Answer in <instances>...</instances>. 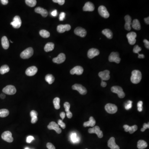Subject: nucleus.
<instances>
[{
  "instance_id": "16",
  "label": "nucleus",
  "mask_w": 149,
  "mask_h": 149,
  "mask_svg": "<svg viewBox=\"0 0 149 149\" xmlns=\"http://www.w3.org/2000/svg\"><path fill=\"white\" fill-rule=\"evenodd\" d=\"M66 55L63 53H61L57 57L54 58L53 59V63H56L58 64H61L64 62L66 60Z\"/></svg>"
},
{
  "instance_id": "21",
  "label": "nucleus",
  "mask_w": 149,
  "mask_h": 149,
  "mask_svg": "<svg viewBox=\"0 0 149 149\" xmlns=\"http://www.w3.org/2000/svg\"><path fill=\"white\" fill-rule=\"evenodd\" d=\"M125 20L126 23L125 24V29L128 31H130L131 29V25L132 24V18L129 15H126L125 17Z\"/></svg>"
},
{
  "instance_id": "45",
  "label": "nucleus",
  "mask_w": 149,
  "mask_h": 149,
  "mask_svg": "<svg viewBox=\"0 0 149 149\" xmlns=\"http://www.w3.org/2000/svg\"><path fill=\"white\" fill-rule=\"evenodd\" d=\"M149 128V123H145L144 124H143V128L141 129V131L142 132H144L147 129Z\"/></svg>"
},
{
  "instance_id": "40",
  "label": "nucleus",
  "mask_w": 149,
  "mask_h": 149,
  "mask_svg": "<svg viewBox=\"0 0 149 149\" xmlns=\"http://www.w3.org/2000/svg\"><path fill=\"white\" fill-rule=\"evenodd\" d=\"M142 105H143V102L142 101H139L137 103V110L139 112H141L143 110Z\"/></svg>"
},
{
  "instance_id": "5",
  "label": "nucleus",
  "mask_w": 149,
  "mask_h": 149,
  "mask_svg": "<svg viewBox=\"0 0 149 149\" xmlns=\"http://www.w3.org/2000/svg\"><path fill=\"white\" fill-rule=\"evenodd\" d=\"M3 92L8 95H13L16 92V89L13 85H7L3 89Z\"/></svg>"
},
{
  "instance_id": "32",
  "label": "nucleus",
  "mask_w": 149,
  "mask_h": 149,
  "mask_svg": "<svg viewBox=\"0 0 149 149\" xmlns=\"http://www.w3.org/2000/svg\"><path fill=\"white\" fill-rule=\"evenodd\" d=\"M71 140L73 143H76L79 142L80 138L76 133H73L71 135Z\"/></svg>"
},
{
  "instance_id": "18",
  "label": "nucleus",
  "mask_w": 149,
  "mask_h": 149,
  "mask_svg": "<svg viewBox=\"0 0 149 149\" xmlns=\"http://www.w3.org/2000/svg\"><path fill=\"white\" fill-rule=\"evenodd\" d=\"M84 69L81 66H76L73 68L70 71L71 74H76L77 75H81L83 73Z\"/></svg>"
},
{
  "instance_id": "22",
  "label": "nucleus",
  "mask_w": 149,
  "mask_h": 149,
  "mask_svg": "<svg viewBox=\"0 0 149 149\" xmlns=\"http://www.w3.org/2000/svg\"><path fill=\"white\" fill-rule=\"evenodd\" d=\"M108 146L111 149H120L119 146L115 142V139L113 137H111L108 142Z\"/></svg>"
},
{
  "instance_id": "52",
  "label": "nucleus",
  "mask_w": 149,
  "mask_h": 149,
  "mask_svg": "<svg viewBox=\"0 0 149 149\" xmlns=\"http://www.w3.org/2000/svg\"><path fill=\"white\" fill-rule=\"evenodd\" d=\"M66 116H67L68 118H71L73 116V114L70 111H69L66 112Z\"/></svg>"
},
{
  "instance_id": "53",
  "label": "nucleus",
  "mask_w": 149,
  "mask_h": 149,
  "mask_svg": "<svg viewBox=\"0 0 149 149\" xmlns=\"http://www.w3.org/2000/svg\"><path fill=\"white\" fill-rule=\"evenodd\" d=\"M51 16L53 17L56 16L57 15V11L56 10H54L51 13Z\"/></svg>"
},
{
  "instance_id": "15",
  "label": "nucleus",
  "mask_w": 149,
  "mask_h": 149,
  "mask_svg": "<svg viewBox=\"0 0 149 149\" xmlns=\"http://www.w3.org/2000/svg\"><path fill=\"white\" fill-rule=\"evenodd\" d=\"M71 26L70 24H60L57 27V30L59 33H62L66 31H69L71 29Z\"/></svg>"
},
{
  "instance_id": "46",
  "label": "nucleus",
  "mask_w": 149,
  "mask_h": 149,
  "mask_svg": "<svg viewBox=\"0 0 149 149\" xmlns=\"http://www.w3.org/2000/svg\"><path fill=\"white\" fill-rule=\"evenodd\" d=\"M66 16V13L64 12H61L59 16V20L60 21H63L64 20Z\"/></svg>"
},
{
  "instance_id": "9",
  "label": "nucleus",
  "mask_w": 149,
  "mask_h": 149,
  "mask_svg": "<svg viewBox=\"0 0 149 149\" xmlns=\"http://www.w3.org/2000/svg\"><path fill=\"white\" fill-rule=\"evenodd\" d=\"M105 109L107 112L110 114L116 113L118 110L117 106L112 104H107L106 105Z\"/></svg>"
},
{
  "instance_id": "31",
  "label": "nucleus",
  "mask_w": 149,
  "mask_h": 149,
  "mask_svg": "<svg viewBox=\"0 0 149 149\" xmlns=\"http://www.w3.org/2000/svg\"><path fill=\"white\" fill-rule=\"evenodd\" d=\"M147 147V143L143 140H139L137 142V147L139 149H144Z\"/></svg>"
},
{
  "instance_id": "11",
  "label": "nucleus",
  "mask_w": 149,
  "mask_h": 149,
  "mask_svg": "<svg viewBox=\"0 0 149 149\" xmlns=\"http://www.w3.org/2000/svg\"><path fill=\"white\" fill-rule=\"evenodd\" d=\"M11 25L14 28L18 29L21 27L22 24V21L20 17L18 16H16L14 18L13 21L11 22Z\"/></svg>"
},
{
  "instance_id": "3",
  "label": "nucleus",
  "mask_w": 149,
  "mask_h": 149,
  "mask_svg": "<svg viewBox=\"0 0 149 149\" xmlns=\"http://www.w3.org/2000/svg\"><path fill=\"white\" fill-rule=\"evenodd\" d=\"M111 91L114 93H116L120 98H124L125 94L123 91V89L121 87L114 86L111 88Z\"/></svg>"
},
{
  "instance_id": "42",
  "label": "nucleus",
  "mask_w": 149,
  "mask_h": 149,
  "mask_svg": "<svg viewBox=\"0 0 149 149\" xmlns=\"http://www.w3.org/2000/svg\"><path fill=\"white\" fill-rule=\"evenodd\" d=\"M70 107H71V105L70 103L68 102H66L64 104V107L65 108V111L66 112L70 111Z\"/></svg>"
},
{
  "instance_id": "2",
  "label": "nucleus",
  "mask_w": 149,
  "mask_h": 149,
  "mask_svg": "<svg viewBox=\"0 0 149 149\" xmlns=\"http://www.w3.org/2000/svg\"><path fill=\"white\" fill-rule=\"evenodd\" d=\"M34 50L32 47H29L22 51L21 53V57L23 59H28L30 58L33 55Z\"/></svg>"
},
{
  "instance_id": "48",
  "label": "nucleus",
  "mask_w": 149,
  "mask_h": 149,
  "mask_svg": "<svg viewBox=\"0 0 149 149\" xmlns=\"http://www.w3.org/2000/svg\"><path fill=\"white\" fill-rule=\"evenodd\" d=\"M47 147L48 149H56L55 146L50 142H48L47 143Z\"/></svg>"
},
{
  "instance_id": "37",
  "label": "nucleus",
  "mask_w": 149,
  "mask_h": 149,
  "mask_svg": "<svg viewBox=\"0 0 149 149\" xmlns=\"http://www.w3.org/2000/svg\"><path fill=\"white\" fill-rule=\"evenodd\" d=\"M9 114V111L7 109L0 110V117L4 118V117H7Z\"/></svg>"
},
{
  "instance_id": "27",
  "label": "nucleus",
  "mask_w": 149,
  "mask_h": 149,
  "mask_svg": "<svg viewBox=\"0 0 149 149\" xmlns=\"http://www.w3.org/2000/svg\"><path fill=\"white\" fill-rule=\"evenodd\" d=\"M1 44L2 47L5 49H7L9 48V42L7 37L6 36L2 37L1 39Z\"/></svg>"
},
{
  "instance_id": "29",
  "label": "nucleus",
  "mask_w": 149,
  "mask_h": 149,
  "mask_svg": "<svg viewBox=\"0 0 149 149\" xmlns=\"http://www.w3.org/2000/svg\"><path fill=\"white\" fill-rule=\"evenodd\" d=\"M54 48V44L52 42H48L45 46L44 49L46 52H49L53 50Z\"/></svg>"
},
{
  "instance_id": "54",
  "label": "nucleus",
  "mask_w": 149,
  "mask_h": 149,
  "mask_svg": "<svg viewBox=\"0 0 149 149\" xmlns=\"http://www.w3.org/2000/svg\"><path fill=\"white\" fill-rule=\"evenodd\" d=\"M1 3L3 5H6L8 3V0H1Z\"/></svg>"
},
{
  "instance_id": "43",
  "label": "nucleus",
  "mask_w": 149,
  "mask_h": 149,
  "mask_svg": "<svg viewBox=\"0 0 149 149\" xmlns=\"http://www.w3.org/2000/svg\"><path fill=\"white\" fill-rule=\"evenodd\" d=\"M58 125L60 126L63 129H65L66 128V126L65 123H63L62 120L59 119L58 121Z\"/></svg>"
},
{
  "instance_id": "20",
  "label": "nucleus",
  "mask_w": 149,
  "mask_h": 149,
  "mask_svg": "<svg viewBox=\"0 0 149 149\" xmlns=\"http://www.w3.org/2000/svg\"><path fill=\"white\" fill-rule=\"evenodd\" d=\"M100 54L99 50L95 48H91L87 52V56L90 59H92L95 56H97Z\"/></svg>"
},
{
  "instance_id": "56",
  "label": "nucleus",
  "mask_w": 149,
  "mask_h": 149,
  "mask_svg": "<svg viewBox=\"0 0 149 149\" xmlns=\"http://www.w3.org/2000/svg\"><path fill=\"white\" fill-rule=\"evenodd\" d=\"M101 85L102 87H106L107 86V83L105 82L102 81V82H101Z\"/></svg>"
},
{
  "instance_id": "51",
  "label": "nucleus",
  "mask_w": 149,
  "mask_h": 149,
  "mask_svg": "<svg viewBox=\"0 0 149 149\" xmlns=\"http://www.w3.org/2000/svg\"><path fill=\"white\" fill-rule=\"evenodd\" d=\"M38 121V118L37 116H34V117L32 118V120H31V123H35L37 121Z\"/></svg>"
},
{
  "instance_id": "39",
  "label": "nucleus",
  "mask_w": 149,
  "mask_h": 149,
  "mask_svg": "<svg viewBox=\"0 0 149 149\" xmlns=\"http://www.w3.org/2000/svg\"><path fill=\"white\" fill-rule=\"evenodd\" d=\"M142 48L140 47H139L138 45H136L134 47L133 49V52L134 53H137L138 54L139 52L141 51Z\"/></svg>"
},
{
  "instance_id": "34",
  "label": "nucleus",
  "mask_w": 149,
  "mask_h": 149,
  "mask_svg": "<svg viewBox=\"0 0 149 149\" xmlns=\"http://www.w3.org/2000/svg\"><path fill=\"white\" fill-rule=\"evenodd\" d=\"M9 71H10V68L8 66H7V65H3L0 68V73L3 74L8 73Z\"/></svg>"
},
{
  "instance_id": "47",
  "label": "nucleus",
  "mask_w": 149,
  "mask_h": 149,
  "mask_svg": "<svg viewBox=\"0 0 149 149\" xmlns=\"http://www.w3.org/2000/svg\"><path fill=\"white\" fill-rule=\"evenodd\" d=\"M34 139V137L32 136H29L27 138L26 142L27 143H30L32 142V140Z\"/></svg>"
},
{
  "instance_id": "17",
  "label": "nucleus",
  "mask_w": 149,
  "mask_h": 149,
  "mask_svg": "<svg viewBox=\"0 0 149 149\" xmlns=\"http://www.w3.org/2000/svg\"><path fill=\"white\" fill-rule=\"evenodd\" d=\"M38 71V69L35 66H32L27 69L25 73L27 76H32L35 75Z\"/></svg>"
},
{
  "instance_id": "25",
  "label": "nucleus",
  "mask_w": 149,
  "mask_h": 149,
  "mask_svg": "<svg viewBox=\"0 0 149 149\" xmlns=\"http://www.w3.org/2000/svg\"><path fill=\"white\" fill-rule=\"evenodd\" d=\"M35 12L37 13L40 14L43 17H47L48 15L47 11L41 7H37L35 9Z\"/></svg>"
},
{
  "instance_id": "60",
  "label": "nucleus",
  "mask_w": 149,
  "mask_h": 149,
  "mask_svg": "<svg viewBox=\"0 0 149 149\" xmlns=\"http://www.w3.org/2000/svg\"><path fill=\"white\" fill-rule=\"evenodd\" d=\"M24 149H30V148H29V147H25V148H24Z\"/></svg>"
},
{
  "instance_id": "36",
  "label": "nucleus",
  "mask_w": 149,
  "mask_h": 149,
  "mask_svg": "<svg viewBox=\"0 0 149 149\" xmlns=\"http://www.w3.org/2000/svg\"><path fill=\"white\" fill-rule=\"evenodd\" d=\"M60 99L58 97H56L53 100V104L54 107L56 110H59L60 108Z\"/></svg>"
},
{
  "instance_id": "38",
  "label": "nucleus",
  "mask_w": 149,
  "mask_h": 149,
  "mask_svg": "<svg viewBox=\"0 0 149 149\" xmlns=\"http://www.w3.org/2000/svg\"><path fill=\"white\" fill-rule=\"evenodd\" d=\"M25 1L27 5L31 7L35 6L37 4L36 0H26Z\"/></svg>"
},
{
  "instance_id": "6",
  "label": "nucleus",
  "mask_w": 149,
  "mask_h": 149,
  "mask_svg": "<svg viewBox=\"0 0 149 149\" xmlns=\"http://www.w3.org/2000/svg\"><path fill=\"white\" fill-rule=\"evenodd\" d=\"M72 89L74 90H77L80 94L82 95H85L87 93V90L82 85L78 84H76L72 86Z\"/></svg>"
},
{
  "instance_id": "13",
  "label": "nucleus",
  "mask_w": 149,
  "mask_h": 149,
  "mask_svg": "<svg viewBox=\"0 0 149 149\" xmlns=\"http://www.w3.org/2000/svg\"><path fill=\"white\" fill-rule=\"evenodd\" d=\"M47 128L49 130H55L57 133H61L62 131L61 129L59 128V125L54 121L50 122Z\"/></svg>"
},
{
  "instance_id": "33",
  "label": "nucleus",
  "mask_w": 149,
  "mask_h": 149,
  "mask_svg": "<svg viewBox=\"0 0 149 149\" xmlns=\"http://www.w3.org/2000/svg\"><path fill=\"white\" fill-rule=\"evenodd\" d=\"M45 80L49 84H52L55 81L54 76L51 74H47L45 76Z\"/></svg>"
},
{
  "instance_id": "55",
  "label": "nucleus",
  "mask_w": 149,
  "mask_h": 149,
  "mask_svg": "<svg viewBox=\"0 0 149 149\" xmlns=\"http://www.w3.org/2000/svg\"><path fill=\"white\" fill-rule=\"evenodd\" d=\"M65 116H66V114L64 112H62L61 113H60V116L63 120L65 118Z\"/></svg>"
},
{
  "instance_id": "12",
  "label": "nucleus",
  "mask_w": 149,
  "mask_h": 149,
  "mask_svg": "<svg viewBox=\"0 0 149 149\" xmlns=\"http://www.w3.org/2000/svg\"><path fill=\"white\" fill-rule=\"evenodd\" d=\"M137 34L136 32H131L127 34V38L128 43L130 45H133L135 44L136 42V38Z\"/></svg>"
},
{
  "instance_id": "30",
  "label": "nucleus",
  "mask_w": 149,
  "mask_h": 149,
  "mask_svg": "<svg viewBox=\"0 0 149 149\" xmlns=\"http://www.w3.org/2000/svg\"><path fill=\"white\" fill-rule=\"evenodd\" d=\"M102 33L108 39H111L112 38L113 33L110 29H105L102 31Z\"/></svg>"
},
{
  "instance_id": "23",
  "label": "nucleus",
  "mask_w": 149,
  "mask_h": 149,
  "mask_svg": "<svg viewBox=\"0 0 149 149\" xmlns=\"http://www.w3.org/2000/svg\"><path fill=\"white\" fill-rule=\"evenodd\" d=\"M95 9V7L94 4L90 2H87L85 4L84 6L83 7V10L84 11H90L92 12L94 11Z\"/></svg>"
},
{
  "instance_id": "10",
  "label": "nucleus",
  "mask_w": 149,
  "mask_h": 149,
  "mask_svg": "<svg viewBox=\"0 0 149 149\" xmlns=\"http://www.w3.org/2000/svg\"><path fill=\"white\" fill-rule=\"evenodd\" d=\"M98 12L100 15L105 18H108L110 17V13L106 8L104 6H101L99 7Z\"/></svg>"
},
{
  "instance_id": "44",
  "label": "nucleus",
  "mask_w": 149,
  "mask_h": 149,
  "mask_svg": "<svg viewBox=\"0 0 149 149\" xmlns=\"http://www.w3.org/2000/svg\"><path fill=\"white\" fill-rule=\"evenodd\" d=\"M54 3H58L61 6H62L65 3V0H53V1Z\"/></svg>"
},
{
  "instance_id": "19",
  "label": "nucleus",
  "mask_w": 149,
  "mask_h": 149,
  "mask_svg": "<svg viewBox=\"0 0 149 149\" xmlns=\"http://www.w3.org/2000/svg\"><path fill=\"white\" fill-rule=\"evenodd\" d=\"M110 71L108 70H105L100 72L99 73V76L101 78L102 81H108L110 78Z\"/></svg>"
},
{
  "instance_id": "7",
  "label": "nucleus",
  "mask_w": 149,
  "mask_h": 149,
  "mask_svg": "<svg viewBox=\"0 0 149 149\" xmlns=\"http://www.w3.org/2000/svg\"><path fill=\"white\" fill-rule=\"evenodd\" d=\"M88 132L90 133L96 134L100 138H101L103 137L102 131L100 130V129L98 126H95L92 128H90L88 130Z\"/></svg>"
},
{
  "instance_id": "35",
  "label": "nucleus",
  "mask_w": 149,
  "mask_h": 149,
  "mask_svg": "<svg viewBox=\"0 0 149 149\" xmlns=\"http://www.w3.org/2000/svg\"><path fill=\"white\" fill-rule=\"evenodd\" d=\"M39 34L41 37L43 38H47L50 37V34L48 31L44 29H42L39 32Z\"/></svg>"
},
{
  "instance_id": "49",
  "label": "nucleus",
  "mask_w": 149,
  "mask_h": 149,
  "mask_svg": "<svg viewBox=\"0 0 149 149\" xmlns=\"http://www.w3.org/2000/svg\"><path fill=\"white\" fill-rule=\"evenodd\" d=\"M38 116V113L36 111L32 110L30 112V116L32 118L34 116Z\"/></svg>"
},
{
  "instance_id": "28",
  "label": "nucleus",
  "mask_w": 149,
  "mask_h": 149,
  "mask_svg": "<svg viewBox=\"0 0 149 149\" xmlns=\"http://www.w3.org/2000/svg\"><path fill=\"white\" fill-rule=\"evenodd\" d=\"M132 26L134 29L139 30L141 29V25L139 21L137 19H135L132 23Z\"/></svg>"
},
{
  "instance_id": "1",
  "label": "nucleus",
  "mask_w": 149,
  "mask_h": 149,
  "mask_svg": "<svg viewBox=\"0 0 149 149\" xmlns=\"http://www.w3.org/2000/svg\"><path fill=\"white\" fill-rule=\"evenodd\" d=\"M141 79L142 73L141 72L138 70H134L132 72L131 81L133 83H139Z\"/></svg>"
},
{
  "instance_id": "14",
  "label": "nucleus",
  "mask_w": 149,
  "mask_h": 149,
  "mask_svg": "<svg viewBox=\"0 0 149 149\" xmlns=\"http://www.w3.org/2000/svg\"><path fill=\"white\" fill-rule=\"evenodd\" d=\"M74 33L76 35L81 37H85L87 35L86 30L81 27H76L74 29Z\"/></svg>"
},
{
  "instance_id": "8",
  "label": "nucleus",
  "mask_w": 149,
  "mask_h": 149,
  "mask_svg": "<svg viewBox=\"0 0 149 149\" xmlns=\"http://www.w3.org/2000/svg\"><path fill=\"white\" fill-rule=\"evenodd\" d=\"M2 139L8 142H12L13 141L12 133L9 131L4 132L1 135Z\"/></svg>"
},
{
  "instance_id": "62",
  "label": "nucleus",
  "mask_w": 149,
  "mask_h": 149,
  "mask_svg": "<svg viewBox=\"0 0 149 149\" xmlns=\"http://www.w3.org/2000/svg\"></svg>"
},
{
  "instance_id": "4",
  "label": "nucleus",
  "mask_w": 149,
  "mask_h": 149,
  "mask_svg": "<svg viewBox=\"0 0 149 149\" xmlns=\"http://www.w3.org/2000/svg\"><path fill=\"white\" fill-rule=\"evenodd\" d=\"M121 59L119 57V53L115 52H112L110 54L108 57V61L111 62H115L119 63Z\"/></svg>"
},
{
  "instance_id": "50",
  "label": "nucleus",
  "mask_w": 149,
  "mask_h": 149,
  "mask_svg": "<svg viewBox=\"0 0 149 149\" xmlns=\"http://www.w3.org/2000/svg\"><path fill=\"white\" fill-rule=\"evenodd\" d=\"M143 42L145 43V47L147 48L148 49H149V42L147 39H144L143 40Z\"/></svg>"
},
{
  "instance_id": "24",
  "label": "nucleus",
  "mask_w": 149,
  "mask_h": 149,
  "mask_svg": "<svg viewBox=\"0 0 149 149\" xmlns=\"http://www.w3.org/2000/svg\"><path fill=\"white\" fill-rule=\"evenodd\" d=\"M125 131L126 132H129L130 134H132L134 133L137 130V126L135 125L134 126H130L128 125H125L123 126Z\"/></svg>"
},
{
  "instance_id": "59",
  "label": "nucleus",
  "mask_w": 149,
  "mask_h": 149,
  "mask_svg": "<svg viewBox=\"0 0 149 149\" xmlns=\"http://www.w3.org/2000/svg\"><path fill=\"white\" fill-rule=\"evenodd\" d=\"M0 97L2 99H5V97H6V95H5V94H1V95H0Z\"/></svg>"
},
{
  "instance_id": "26",
  "label": "nucleus",
  "mask_w": 149,
  "mask_h": 149,
  "mask_svg": "<svg viewBox=\"0 0 149 149\" xmlns=\"http://www.w3.org/2000/svg\"><path fill=\"white\" fill-rule=\"evenodd\" d=\"M96 124V121L94 119L92 116H91L90 118L89 121L87 122H85L84 123L83 126L85 127H89V126H91V127H93L95 126Z\"/></svg>"
},
{
  "instance_id": "61",
  "label": "nucleus",
  "mask_w": 149,
  "mask_h": 149,
  "mask_svg": "<svg viewBox=\"0 0 149 149\" xmlns=\"http://www.w3.org/2000/svg\"><path fill=\"white\" fill-rule=\"evenodd\" d=\"M10 42H11L12 43H13V42H12V41H11V40H10Z\"/></svg>"
},
{
  "instance_id": "41",
  "label": "nucleus",
  "mask_w": 149,
  "mask_h": 149,
  "mask_svg": "<svg viewBox=\"0 0 149 149\" xmlns=\"http://www.w3.org/2000/svg\"><path fill=\"white\" fill-rule=\"evenodd\" d=\"M132 103H133L132 101H128L127 104H126V105H125V107L126 110H129L132 107Z\"/></svg>"
},
{
  "instance_id": "57",
  "label": "nucleus",
  "mask_w": 149,
  "mask_h": 149,
  "mask_svg": "<svg viewBox=\"0 0 149 149\" xmlns=\"http://www.w3.org/2000/svg\"><path fill=\"white\" fill-rule=\"evenodd\" d=\"M144 21H145V23H146L147 24H149V17H147V18H144Z\"/></svg>"
},
{
  "instance_id": "58",
  "label": "nucleus",
  "mask_w": 149,
  "mask_h": 149,
  "mask_svg": "<svg viewBox=\"0 0 149 149\" xmlns=\"http://www.w3.org/2000/svg\"><path fill=\"white\" fill-rule=\"evenodd\" d=\"M138 58H145V56L143 55V54H140L138 53Z\"/></svg>"
}]
</instances>
